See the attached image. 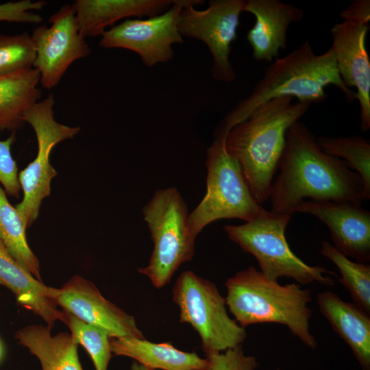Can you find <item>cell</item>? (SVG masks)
<instances>
[{
    "label": "cell",
    "mask_w": 370,
    "mask_h": 370,
    "mask_svg": "<svg viewBox=\"0 0 370 370\" xmlns=\"http://www.w3.org/2000/svg\"><path fill=\"white\" fill-rule=\"evenodd\" d=\"M279 168L269 197L273 212L291 216L306 198L357 205L365 201L359 175L342 159L324 152L314 134L299 121L286 132Z\"/></svg>",
    "instance_id": "obj_1"
},
{
    "label": "cell",
    "mask_w": 370,
    "mask_h": 370,
    "mask_svg": "<svg viewBox=\"0 0 370 370\" xmlns=\"http://www.w3.org/2000/svg\"><path fill=\"white\" fill-rule=\"evenodd\" d=\"M329 85L338 88L347 101L356 99V92L348 88L339 75L332 48L317 55L309 40H306L286 56L275 59L265 69L251 93L239 101L219 122L214 136L224 140L234 126L245 120L259 106L275 98L289 97L310 104L323 102L328 97L325 87Z\"/></svg>",
    "instance_id": "obj_2"
},
{
    "label": "cell",
    "mask_w": 370,
    "mask_h": 370,
    "mask_svg": "<svg viewBox=\"0 0 370 370\" xmlns=\"http://www.w3.org/2000/svg\"><path fill=\"white\" fill-rule=\"evenodd\" d=\"M293 99L283 97L263 103L234 126L224 140L227 152L239 163L254 197L260 205L269 199L288 128L311 105L293 102Z\"/></svg>",
    "instance_id": "obj_3"
},
{
    "label": "cell",
    "mask_w": 370,
    "mask_h": 370,
    "mask_svg": "<svg viewBox=\"0 0 370 370\" xmlns=\"http://www.w3.org/2000/svg\"><path fill=\"white\" fill-rule=\"evenodd\" d=\"M226 306L243 328L274 323L286 325L306 346L314 349L317 341L310 331L311 293L296 283L281 285L249 266L225 283Z\"/></svg>",
    "instance_id": "obj_4"
},
{
    "label": "cell",
    "mask_w": 370,
    "mask_h": 370,
    "mask_svg": "<svg viewBox=\"0 0 370 370\" xmlns=\"http://www.w3.org/2000/svg\"><path fill=\"white\" fill-rule=\"evenodd\" d=\"M291 219V215L263 208L251 220L238 225H225L223 230L231 241L255 257L260 272L267 279L278 280L286 277L299 284L318 282L334 286V280L328 275H336L333 271L306 264L291 249L285 236Z\"/></svg>",
    "instance_id": "obj_5"
},
{
    "label": "cell",
    "mask_w": 370,
    "mask_h": 370,
    "mask_svg": "<svg viewBox=\"0 0 370 370\" xmlns=\"http://www.w3.org/2000/svg\"><path fill=\"white\" fill-rule=\"evenodd\" d=\"M143 214L153 247L149 264L138 272L161 288L182 264L192 260L196 237L187 223V205L176 188L156 190L143 207Z\"/></svg>",
    "instance_id": "obj_6"
},
{
    "label": "cell",
    "mask_w": 370,
    "mask_h": 370,
    "mask_svg": "<svg viewBox=\"0 0 370 370\" xmlns=\"http://www.w3.org/2000/svg\"><path fill=\"white\" fill-rule=\"evenodd\" d=\"M206 165V193L187 219L196 238L213 221L238 219L247 222L263 208L254 197L239 163L227 152L224 140L214 138L207 149Z\"/></svg>",
    "instance_id": "obj_7"
},
{
    "label": "cell",
    "mask_w": 370,
    "mask_h": 370,
    "mask_svg": "<svg viewBox=\"0 0 370 370\" xmlns=\"http://www.w3.org/2000/svg\"><path fill=\"white\" fill-rule=\"evenodd\" d=\"M172 292L180 323L190 324L197 332L206 356L241 345L246 339L245 328L230 317L225 298L214 282L186 271Z\"/></svg>",
    "instance_id": "obj_8"
},
{
    "label": "cell",
    "mask_w": 370,
    "mask_h": 370,
    "mask_svg": "<svg viewBox=\"0 0 370 370\" xmlns=\"http://www.w3.org/2000/svg\"><path fill=\"white\" fill-rule=\"evenodd\" d=\"M54 105V97L49 95L23 114V121L32 127L38 143L35 159L18 173L23 196L15 208L26 229L37 219L42 200L50 195L51 182L58 175L49 160L53 148L60 142L73 138L80 130L79 127H70L56 121Z\"/></svg>",
    "instance_id": "obj_9"
},
{
    "label": "cell",
    "mask_w": 370,
    "mask_h": 370,
    "mask_svg": "<svg viewBox=\"0 0 370 370\" xmlns=\"http://www.w3.org/2000/svg\"><path fill=\"white\" fill-rule=\"evenodd\" d=\"M244 0H211L206 10L195 5V0L185 5L178 17L177 27L182 37L203 42L212 56L211 75L219 82L230 83L236 74L230 60L232 43L236 39L239 16L244 12Z\"/></svg>",
    "instance_id": "obj_10"
},
{
    "label": "cell",
    "mask_w": 370,
    "mask_h": 370,
    "mask_svg": "<svg viewBox=\"0 0 370 370\" xmlns=\"http://www.w3.org/2000/svg\"><path fill=\"white\" fill-rule=\"evenodd\" d=\"M195 0H175L164 12L145 19L127 18L101 35L99 46L132 51L148 67L170 61L172 46L184 42L177 22L182 8Z\"/></svg>",
    "instance_id": "obj_11"
},
{
    "label": "cell",
    "mask_w": 370,
    "mask_h": 370,
    "mask_svg": "<svg viewBox=\"0 0 370 370\" xmlns=\"http://www.w3.org/2000/svg\"><path fill=\"white\" fill-rule=\"evenodd\" d=\"M49 22L50 26H38L32 34L36 52L34 68L39 72L40 82L46 89L58 84L72 63L91 53L79 32L73 4L64 5Z\"/></svg>",
    "instance_id": "obj_12"
},
{
    "label": "cell",
    "mask_w": 370,
    "mask_h": 370,
    "mask_svg": "<svg viewBox=\"0 0 370 370\" xmlns=\"http://www.w3.org/2000/svg\"><path fill=\"white\" fill-rule=\"evenodd\" d=\"M57 305L82 321L106 331L111 338H145L133 316L106 299L96 286L75 275L57 288Z\"/></svg>",
    "instance_id": "obj_13"
},
{
    "label": "cell",
    "mask_w": 370,
    "mask_h": 370,
    "mask_svg": "<svg viewBox=\"0 0 370 370\" xmlns=\"http://www.w3.org/2000/svg\"><path fill=\"white\" fill-rule=\"evenodd\" d=\"M314 215L328 227L334 246L356 262L370 260V212L348 201L308 200L295 212Z\"/></svg>",
    "instance_id": "obj_14"
},
{
    "label": "cell",
    "mask_w": 370,
    "mask_h": 370,
    "mask_svg": "<svg viewBox=\"0 0 370 370\" xmlns=\"http://www.w3.org/2000/svg\"><path fill=\"white\" fill-rule=\"evenodd\" d=\"M369 25L343 21L330 32L338 72L350 88H356L360 108V129H370V60L365 46Z\"/></svg>",
    "instance_id": "obj_15"
},
{
    "label": "cell",
    "mask_w": 370,
    "mask_h": 370,
    "mask_svg": "<svg viewBox=\"0 0 370 370\" xmlns=\"http://www.w3.org/2000/svg\"><path fill=\"white\" fill-rule=\"evenodd\" d=\"M244 12L256 18L247 35L253 57L267 62L278 58L280 51L286 48L288 27L304 15L301 8L280 0H247Z\"/></svg>",
    "instance_id": "obj_16"
},
{
    "label": "cell",
    "mask_w": 370,
    "mask_h": 370,
    "mask_svg": "<svg viewBox=\"0 0 370 370\" xmlns=\"http://www.w3.org/2000/svg\"><path fill=\"white\" fill-rule=\"evenodd\" d=\"M0 285L10 290L16 301L42 318L51 328L63 321L64 312L58 308L57 288L45 285L25 269L0 243Z\"/></svg>",
    "instance_id": "obj_17"
},
{
    "label": "cell",
    "mask_w": 370,
    "mask_h": 370,
    "mask_svg": "<svg viewBox=\"0 0 370 370\" xmlns=\"http://www.w3.org/2000/svg\"><path fill=\"white\" fill-rule=\"evenodd\" d=\"M175 0H77L73 3L84 38L101 36L107 27L131 16L152 17L166 11Z\"/></svg>",
    "instance_id": "obj_18"
},
{
    "label": "cell",
    "mask_w": 370,
    "mask_h": 370,
    "mask_svg": "<svg viewBox=\"0 0 370 370\" xmlns=\"http://www.w3.org/2000/svg\"><path fill=\"white\" fill-rule=\"evenodd\" d=\"M320 312L349 345L363 370H370V317L354 303L326 291L317 295Z\"/></svg>",
    "instance_id": "obj_19"
},
{
    "label": "cell",
    "mask_w": 370,
    "mask_h": 370,
    "mask_svg": "<svg viewBox=\"0 0 370 370\" xmlns=\"http://www.w3.org/2000/svg\"><path fill=\"white\" fill-rule=\"evenodd\" d=\"M111 350L114 356H126L151 369L203 370L206 358L197 353L184 352L170 343H156L134 337L112 338Z\"/></svg>",
    "instance_id": "obj_20"
},
{
    "label": "cell",
    "mask_w": 370,
    "mask_h": 370,
    "mask_svg": "<svg viewBox=\"0 0 370 370\" xmlns=\"http://www.w3.org/2000/svg\"><path fill=\"white\" fill-rule=\"evenodd\" d=\"M51 329L48 325H28L18 330L15 338L38 359L42 370H85L72 335L60 332L53 336Z\"/></svg>",
    "instance_id": "obj_21"
},
{
    "label": "cell",
    "mask_w": 370,
    "mask_h": 370,
    "mask_svg": "<svg viewBox=\"0 0 370 370\" xmlns=\"http://www.w3.org/2000/svg\"><path fill=\"white\" fill-rule=\"evenodd\" d=\"M40 74L34 68L0 76V130L21 128L23 114L41 97Z\"/></svg>",
    "instance_id": "obj_22"
},
{
    "label": "cell",
    "mask_w": 370,
    "mask_h": 370,
    "mask_svg": "<svg viewBox=\"0 0 370 370\" xmlns=\"http://www.w3.org/2000/svg\"><path fill=\"white\" fill-rule=\"evenodd\" d=\"M25 230L16 208L0 185V243L25 269L42 281L39 261L27 243Z\"/></svg>",
    "instance_id": "obj_23"
},
{
    "label": "cell",
    "mask_w": 370,
    "mask_h": 370,
    "mask_svg": "<svg viewBox=\"0 0 370 370\" xmlns=\"http://www.w3.org/2000/svg\"><path fill=\"white\" fill-rule=\"evenodd\" d=\"M322 150L345 162L361 178L364 200L370 199V141L360 135L347 137L319 136Z\"/></svg>",
    "instance_id": "obj_24"
},
{
    "label": "cell",
    "mask_w": 370,
    "mask_h": 370,
    "mask_svg": "<svg viewBox=\"0 0 370 370\" xmlns=\"http://www.w3.org/2000/svg\"><path fill=\"white\" fill-rule=\"evenodd\" d=\"M321 253L338 269V281L348 290L354 303L370 314V265L352 261L327 241L322 242Z\"/></svg>",
    "instance_id": "obj_25"
},
{
    "label": "cell",
    "mask_w": 370,
    "mask_h": 370,
    "mask_svg": "<svg viewBox=\"0 0 370 370\" xmlns=\"http://www.w3.org/2000/svg\"><path fill=\"white\" fill-rule=\"evenodd\" d=\"M64 312L62 322L69 327L75 341L87 351L95 370H108L112 356L110 345L112 338L103 330L86 323L69 312Z\"/></svg>",
    "instance_id": "obj_26"
},
{
    "label": "cell",
    "mask_w": 370,
    "mask_h": 370,
    "mask_svg": "<svg viewBox=\"0 0 370 370\" xmlns=\"http://www.w3.org/2000/svg\"><path fill=\"white\" fill-rule=\"evenodd\" d=\"M36 48L28 32L0 34V76L34 68Z\"/></svg>",
    "instance_id": "obj_27"
},
{
    "label": "cell",
    "mask_w": 370,
    "mask_h": 370,
    "mask_svg": "<svg viewBox=\"0 0 370 370\" xmlns=\"http://www.w3.org/2000/svg\"><path fill=\"white\" fill-rule=\"evenodd\" d=\"M206 358L203 370H255L258 366L256 358L246 356L241 345L207 355Z\"/></svg>",
    "instance_id": "obj_28"
},
{
    "label": "cell",
    "mask_w": 370,
    "mask_h": 370,
    "mask_svg": "<svg viewBox=\"0 0 370 370\" xmlns=\"http://www.w3.org/2000/svg\"><path fill=\"white\" fill-rule=\"evenodd\" d=\"M15 140L14 132L7 139L0 140V184L7 194L18 197L21 188L18 181V167L11 154V146Z\"/></svg>",
    "instance_id": "obj_29"
},
{
    "label": "cell",
    "mask_w": 370,
    "mask_h": 370,
    "mask_svg": "<svg viewBox=\"0 0 370 370\" xmlns=\"http://www.w3.org/2000/svg\"><path fill=\"white\" fill-rule=\"evenodd\" d=\"M45 1L22 0L0 4V21L39 23L42 18L31 10H41Z\"/></svg>",
    "instance_id": "obj_30"
},
{
    "label": "cell",
    "mask_w": 370,
    "mask_h": 370,
    "mask_svg": "<svg viewBox=\"0 0 370 370\" xmlns=\"http://www.w3.org/2000/svg\"><path fill=\"white\" fill-rule=\"evenodd\" d=\"M340 16L343 21H351L355 23L369 25L370 21V1L355 0L346 8L343 9Z\"/></svg>",
    "instance_id": "obj_31"
},
{
    "label": "cell",
    "mask_w": 370,
    "mask_h": 370,
    "mask_svg": "<svg viewBox=\"0 0 370 370\" xmlns=\"http://www.w3.org/2000/svg\"><path fill=\"white\" fill-rule=\"evenodd\" d=\"M131 370H151L149 369L145 366L138 363L137 362H134L131 367Z\"/></svg>",
    "instance_id": "obj_32"
},
{
    "label": "cell",
    "mask_w": 370,
    "mask_h": 370,
    "mask_svg": "<svg viewBox=\"0 0 370 370\" xmlns=\"http://www.w3.org/2000/svg\"><path fill=\"white\" fill-rule=\"evenodd\" d=\"M3 356V347L1 341H0V361L1 360Z\"/></svg>",
    "instance_id": "obj_33"
}]
</instances>
